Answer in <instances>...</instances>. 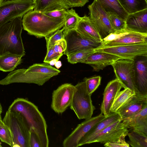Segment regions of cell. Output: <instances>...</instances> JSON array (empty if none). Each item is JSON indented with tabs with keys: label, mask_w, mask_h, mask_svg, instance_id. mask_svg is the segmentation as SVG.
Segmentation results:
<instances>
[{
	"label": "cell",
	"mask_w": 147,
	"mask_h": 147,
	"mask_svg": "<svg viewBox=\"0 0 147 147\" xmlns=\"http://www.w3.org/2000/svg\"><path fill=\"white\" fill-rule=\"evenodd\" d=\"M8 110L20 113L27 123L30 132L34 131L37 136L41 147L49 146L46 121L36 105L26 99L18 98L14 100Z\"/></svg>",
	"instance_id": "1"
},
{
	"label": "cell",
	"mask_w": 147,
	"mask_h": 147,
	"mask_svg": "<svg viewBox=\"0 0 147 147\" xmlns=\"http://www.w3.org/2000/svg\"><path fill=\"white\" fill-rule=\"evenodd\" d=\"M61 72L49 63H35L28 69L11 71L0 80V84L6 85L16 83H32L41 86Z\"/></svg>",
	"instance_id": "2"
},
{
	"label": "cell",
	"mask_w": 147,
	"mask_h": 147,
	"mask_svg": "<svg viewBox=\"0 0 147 147\" xmlns=\"http://www.w3.org/2000/svg\"><path fill=\"white\" fill-rule=\"evenodd\" d=\"M22 20V27L30 35L38 38L49 36L63 27L64 18H53L33 10L25 14Z\"/></svg>",
	"instance_id": "3"
},
{
	"label": "cell",
	"mask_w": 147,
	"mask_h": 147,
	"mask_svg": "<svg viewBox=\"0 0 147 147\" xmlns=\"http://www.w3.org/2000/svg\"><path fill=\"white\" fill-rule=\"evenodd\" d=\"M22 17L15 18L0 28V56L8 53L25 55L21 37Z\"/></svg>",
	"instance_id": "4"
},
{
	"label": "cell",
	"mask_w": 147,
	"mask_h": 147,
	"mask_svg": "<svg viewBox=\"0 0 147 147\" xmlns=\"http://www.w3.org/2000/svg\"><path fill=\"white\" fill-rule=\"evenodd\" d=\"M2 121L10 130L13 138V147H30V129L20 113L7 110Z\"/></svg>",
	"instance_id": "5"
},
{
	"label": "cell",
	"mask_w": 147,
	"mask_h": 147,
	"mask_svg": "<svg viewBox=\"0 0 147 147\" xmlns=\"http://www.w3.org/2000/svg\"><path fill=\"white\" fill-rule=\"evenodd\" d=\"M75 86L76 89L73 95L70 108L79 119H89L92 117L96 108L92 103L91 95L88 92L86 81L79 82Z\"/></svg>",
	"instance_id": "6"
},
{
	"label": "cell",
	"mask_w": 147,
	"mask_h": 147,
	"mask_svg": "<svg viewBox=\"0 0 147 147\" xmlns=\"http://www.w3.org/2000/svg\"><path fill=\"white\" fill-rule=\"evenodd\" d=\"M34 7L32 0L4 1L0 3V28L15 18L23 17Z\"/></svg>",
	"instance_id": "7"
},
{
	"label": "cell",
	"mask_w": 147,
	"mask_h": 147,
	"mask_svg": "<svg viewBox=\"0 0 147 147\" xmlns=\"http://www.w3.org/2000/svg\"><path fill=\"white\" fill-rule=\"evenodd\" d=\"M147 42V33L132 31L126 28L111 33L102 40L100 47H106Z\"/></svg>",
	"instance_id": "8"
},
{
	"label": "cell",
	"mask_w": 147,
	"mask_h": 147,
	"mask_svg": "<svg viewBox=\"0 0 147 147\" xmlns=\"http://www.w3.org/2000/svg\"><path fill=\"white\" fill-rule=\"evenodd\" d=\"M116 78L123 87L129 88L137 93L135 83V71L134 60L120 59L111 65Z\"/></svg>",
	"instance_id": "9"
},
{
	"label": "cell",
	"mask_w": 147,
	"mask_h": 147,
	"mask_svg": "<svg viewBox=\"0 0 147 147\" xmlns=\"http://www.w3.org/2000/svg\"><path fill=\"white\" fill-rule=\"evenodd\" d=\"M95 51L106 53L122 59L134 60L140 56L147 57V42L109 47H99Z\"/></svg>",
	"instance_id": "10"
},
{
	"label": "cell",
	"mask_w": 147,
	"mask_h": 147,
	"mask_svg": "<svg viewBox=\"0 0 147 147\" xmlns=\"http://www.w3.org/2000/svg\"><path fill=\"white\" fill-rule=\"evenodd\" d=\"M88 8L90 19L102 40L115 32L111 26L108 13L96 0H94L88 6Z\"/></svg>",
	"instance_id": "11"
},
{
	"label": "cell",
	"mask_w": 147,
	"mask_h": 147,
	"mask_svg": "<svg viewBox=\"0 0 147 147\" xmlns=\"http://www.w3.org/2000/svg\"><path fill=\"white\" fill-rule=\"evenodd\" d=\"M76 89L75 86L65 83L54 90L52 93L51 109L58 114L63 113L70 106Z\"/></svg>",
	"instance_id": "12"
},
{
	"label": "cell",
	"mask_w": 147,
	"mask_h": 147,
	"mask_svg": "<svg viewBox=\"0 0 147 147\" xmlns=\"http://www.w3.org/2000/svg\"><path fill=\"white\" fill-rule=\"evenodd\" d=\"M64 36L67 47L63 54L66 55L83 50L95 49L102 44V42H94L84 38L76 29L69 31Z\"/></svg>",
	"instance_id": "13"
},
{
	"label": "cell",
	"mask_w": 147,
	"mask_h": 147,
	"mask_svg": "<svg viewBox=\"0 0 147 147\" xmlns=\"http://www.w3.org/2000/svg\"><path fill=\"white\" fill-rule=\"evenodd\" d=\"M129 130L121 119L110 125L96 135L90 144L100 142L105 144L125 139Z\"/></svg>",
	"instance_id": "14"
},
{
	"label": "cell",
	"mask_w": 147,
	"mask_h": 147,
	"mask_svg": "<svg viewBox=\"0 0 147 147\" xmlns=\"http://www.w3.org/2000/svg\"><path fill=\"white\" fill-rule=\"evenodd\" d=\"M106 117L101 113L99 115L86 119L78 124L75 129L64 140V147H78L81 139L94 125Z\"/></svg>",
	"instance_id": "15"
},
{
	"label": "cell",
	"mask_w": 147,
	"mask_h": 147,
	"mask_svg": "<svg viewBox=\"0 0 147 147\" xmlns=\"http://www.w3.org/2000/svg\"><path fill=\"white\" fill-rule=\"evenodd\" d=\"M147 57L140 56L134 60L137 93L147 96Z\"/></svg>",
	"instance_id": "16"
},
{
	"label": "cell",
	"mask_w": 147,
	"mask_h": 147,
	"mask_svg": "<svg viewBox=\"0 0 147 147\" xmlns=\"http://www.w3.org/2000/svg\"><path fill=\"white\" fill-rule=\"evenodd\" d=\"M122 88L121 84L116 78L107 84L103 93L100 108L101 113L106 117L112 113L110 111L111 107L117 95Z\"/></svg>",
	"instance_id": "17"
},
{
	"label": "cell",
	"mask_w": 147,
	"mask_h": 147,
	"mask_svg": "<svg viewBox=\"0 0 147 147\" xmlns=\"http://www.w3.org/2000/svg\"><path fill=\"white\" fill-rule=\"evenodd\" d=\"M147 107V96L136 94L133 96L117 113L122 121L138 113Z\"/></svg>",
	"instance_id": "18"
},
{
	"label": "cell",
	"mask_w": 147,
	"mask_h": 147,
	"mask_svg": "<svg viewBox=\"0 0 147 147\" xmlns=\"http://www.w3.org/2000/svg\"><path fill=\"white\" fill-rule=\"evenodd\" d=\"M120 59L122 58L112 54L95 51L81 63L88 64L93 68V71H98Z\"/></svg>",
	"instance_id": "19"
},
{
	"label": "cell",
	"mask_w": 147,
	"mask_h": 147,
	"mask_svg": "<svg viewBox=\"0 0 147 147\" xmlns=\"http://www.w3.org/2000/svg\"><path fill=\"white\" fill-rule=\"evenodd\" d=\"M126 28L141 33H147V9L128 14L126 20Z\"/></svg>",
	"instance_id": "20"
},
{
	"label": "cell",
	"mask_w": 147,
	"mask_h": 147,
	"mask_svg": "<svg viewBox=\"0 0 147 147\" xmlns=\"http://www.w3.org/2000/svg\"><path fill=\"white\" fill-rule=\"evenodd\" d=\"M120 119L117 113H112L94 125L80 140L78 147L89 144L92 139L107 126Z\"/></svg>",
	"instance_id": "21"
},
{
	"label": "cell",
	"mask_w": 147,
	"mask_h": 147,
	"mask_svg": "<svg viewBox=\"0 0 147 147\" xmlns=\"http://www.w3.org/2000/svg\"><path fill=\"white\" fill-rule=\"evenodd\" d=\"M76 30L87 39L94 42H102V39L89 17L85 16L81 17Z\"/></svg>",
	"instance_id": "22"
},
{
	"label": "cell",
	"mask_w": 147,
	"mask_h": 147,
	"mask_svg": "<svg viewBox=\"0 0 147 147\" xmlns=\"http://www.w3.org/2000/svg\"><path fill=\"white\" fill-rule=\"evenodd\" d=\"M122 122L128 129L147 135V107L137 114L123 119Z\"/></svg>",
	"instance_id": "23"
},
{
	"label": "cell",
	"mask_w": 147,
	"mask_h": 147,
	"mask_svg": "<svg viewBox=\"0 0 147 147\" xmlns=\"http://www.w3.org/2000/svg\"><path fill=\"white\" fill-rule=\"evenodd\" d=\"M107 13L114 14L125 20L128 15L118 0H96Z\"/></svg>",
	"instance_id": "24"
},
{
	"label": "cell",
	"mask_w": 147,
	"mask_h": 147,
	"mask_svg": "<svg viewBox=\"0 0 147 147\" xmlns=\"http://www.w3.org/2000/svg\"><path fill=\"white\" fill-rule=\"evenodd\" d=\"M20 55L8 53L0 56V71L3 72L13 71L22 62Z\"/></svg>",
	"instance_id": "25"
},
{
	"label": "cell",
	"mask_w": 147,
	"mask_h": 147,
	"mask_svg": "<svg viewBox=\"0 0 147 147\" xmlns=\"http://www.w3.org/2000/svg\"><path fill=\"white\" fill-rule=\"evenodd\" d=\"M61 8L69 9L63 0H36L34 10L43 13Z\"/></svg>",
	"instance_id": "26"
},
{
	"label": "cell",
	"mask_w": 147,
	"mask_h": 147,
	"mask_svg": "<svg viewBox=\"0 0 147 147\" xmlns=\"http://www.w3.org/2000/svg\"><path fill=\"white\" fill-rule=\"evenodd\" d=\"M136 94L134 91L129 88H124L117 95L110 109L111 113H116L133 96Z\"/></svg>",
	"instance_id": "27"
},
{
	"label": "cell",
	"mask_w": 147,
	"mask_h": 147,
	"mask_svg": "<svg viewBox=\"0 0 147 147\" xmlns=\"http://www.w3.org/2000/svg\"><path fill=\"white\" fill-rule=\"evenodd\" d=\"M128 14L135 13L147 9L146 0H118Z\"/></svg>",
	"instance_id": "28"
},
{
	"label": "cell",
	"mask_w": 147,
	"mask_h": 147,
	"mask_svg": "<svg viewBox=\"0 0 147 147\" xmlns=\"http://www.w3.org/2000/svg\"><path fill=\"white\" fill-rule=\"evenodd\" d=\"M81 18V17L73 8L70 10L66 9L64 14V30L63 32L64 34L65 35L69 31L76 29Z\"/></svg>",
	"instance_id": "29"
},
{
	"label": "cell",
	"mask_w": 147,
	"mask_h": 147,
	"mask_svg": "<svg viewBox=\"0 0 147 147\" xmlns=\"http://www.w3.org/2000/svg\"><path fill=\"white\" fill-rule=\"evenodd\" d=\"M128 144L133 147H147V135L136 130L128 132Z\"/></svg>",
	"instance_id": "30"
},
{
	"label": "cell",
	"mask_w": 147,
	"mask_h": 147,
	"mask_svg": "<svg viewBox=\"0 0 147 147\" xmlns=\"http://www.w3.org/2000/svg\"><path fill=\"white\" fill-rule=\"evenodd\" d=\"M95 49H91L83 50L67 55V61L72 64L82 63L89 56L95 52Z\"/></svg>",
	"instance_id": "31"
},
{
	"label": "cell",
	"mask_w": 147,
	"mask_h": 147,
	"mask_svg": "<svg viewBox=\"0 0 147 147\" xmlns=\"http://www.w3.org/2000/svg\"><path fill=\"white\" fill-rule=\"evenodd\" d=\"M0 140L12 147L13 142L11 133L9 127L0 119Z\"/></svg>",
	"instance_id": "32"
},
{
	"label": "cell",
	"mask_w": 147,
	"mask_h": 147,
	"mask_svg": "<svg viewBox=\"0 0 147 147\" xmlns=\"http://www.w3.org/2000/svg\"><path fill=\"white\" fill-rule=\"evenodd\" d=\"M64 28L59 29L48 36L45 37L46 41L47 49L53 47L57 41L65 39L63 31Z\"/></svg>",
	"instance_id": "33"
},
{
	"label": "cell",
	"mask_w": 147,
	"mask_h": 147,
	"mask_svg": "<svg viewBox=\"0 0 147 147\" xmlns=\"http://www.w3.org/2000/svg\"><path fill=\"white\" fill-rule=\"evenodd\" d=\"M108 14L111 26L115 32L126 28L125 20L114 14Z\"/></svg>",
	"instance_id": "34"
},
{
	"label": "cell",
	"mask_w": 147,
	"mask_h": 147,
	"mask_svg": "<svg viewBox=\"0 0 147 147\" xmlns=\"http://www.w3.org/2000/svg\"><path fill=\"white\" fill-rule=\"evenodd\" d=\"M101 77L98 76L91 78H85L84 80L86 82V88L88 93L91 95L96 90L100 84Z\"/></svg>",
	"instance_id": "35"
},
{
	"label": "cell",
	"mask_w": 147,
	"mask_h": 147,
	"mask_svg": "<svg viewBox=\"0 0 147 147\" xmlns=\"http://www.w3.org/2000/svg\"><path fill=\"white\" fill-rule=\"evenodd\" d=\"M66 10L63 8H61L43 13L45 15L51 18H64Z\"/></svg>",
	"instance_id": "36"
},
{
	"label": "cell",
	"mask_w": 147,
	"mask_h": 147,
	"mask_svg": "<svg viewBox=\"0 0 147 147\" xmlns=\"http://www.w3.org/2000/svg\"><path fill=\"white\" fill-rule=\"evenodd\" d=\"M63 55H59L56 53L54 50L53 47L47 49V52L43 62L49 63L53 59L59 58Z\"/></svg>",
	"instance_id": "37"
},
{
	"label": "cell",
	"mask_w": 147,
	"mask_h": 147,
	"mask_svg": "<svg viewBox=\"0 0 147 147\" xmlns=\"http://www.w3.org/2000/svg\"><path fill=\"white\" fill-rule=\"evenodd\" d=\"M67 45L65 39L57 41L53 46L55 52L59 55H63V53L66 49Z\"/></svg>",
	"instance_id": "38"
},
{
	"label": "cell",
	"mask_w": 147,
	"mask_h": 147,
	"mask_svg": "<svg viewBox=\"0 0 147 147\" xmlns=\"http://www.w3.org/2000/svg\"><path fill=\"white\" fill-rule=\"evenodd\" d=\"M89 1V0H65L66 4L69 8L82 7Z\"/></svg>",
	"instance_id": "39"
},
{
	"label": "cell",
	"mask_w": 147,
	"mask_h": 147,
	"mask_svg": "<svg viewBox=\"0 0 147 147\" xmlns=\"http://www.w3.org/2000/svg\"><path fill=\"white\" fill-rule=\"evenodd\" d=\"M30 147H41L38 137L36 133L32 131L30 132Z\"/></svg>",
	"instance_id": "40"
},
{
	"label": "cell",
	"mask_w": 147,
	"mask_h": 147,
	"mask_svg": "<svg viewBox=\"0 0 147 147\" xmlns=\"http://www.w3.org/2000/svg\"><path fill=\"white\" fill-rule=\"evenodd\" d=\"M104 146L109 147H129V145L126 142L125 139L117 141L106 143L104 144Z\"/></svg>",
	"instance_id": "41"
},
{
	"label": "cell",
	"mask_w": 147,
	"mask_h": 147,
	"mask_svg": "<svg viewBox=\"0 0 147 147\" xmlns=\"http://www.w3.org/2000/svg\"><path fill=\"white\" fill-rule=\"evenodd\" d=\"M54 65L57 69H59L62 66L61 62V61L58 60L56 62Z\"/></svg>",
	"instance_id": "42"
},
{
	"label": "cell",
	"mask_w": 147,
	"mask_h": 147,
	"mask_svg": "<svg viewBox=\"0 0 147 147\" xmlns=\"http://www.w3.org/2000/svg\"><path fill=\"white\" fill-rule=\"evenodd\" d=\"M59 59V58H58L53 59L49 62V64L51 66L54 65L56 62Z\"/></svg>",
	"instance_id": "43"
},
{
	"label": "cell",
	"mask_w": 147,
	"mask_h": 147,
	"mask_svg": "<svg viewBox=\"0 0 147 147\" xmlns=\"http://www.w3.org/2000/svg\"><path fill=\"white\" fill-rule=\"evenodd\" d=\"M2 107L0 103V119H2L1 117V114L2 112Z\"/></svg>",
	"instance_id": "44"
},
{
	"label": "cell",
	"mask_w": 147,
	"mask_h": 147,
	"mask_svg": "<svg viewBox=\"0 0 147 147\" xmlns=\"http://www.w3.org/2000/svg\"><path fill=\"white\" fill-rule=\"evenodd\" d=\"M5 0H0V3Z\"/></svg>",
	"instance_id": "45"
},
{
	"label": "cell",
	"mask_w": 147,
	"mask_h": 147,
	"mask_svg": "<svg viewBox=\"0 0 147 147\" xmlns=\"http://www.w3.org/2000/svg\"><path fill=\"white\" fill-rule=\"evenodd\" d=\"M64 1V2H65V4H66V2H65V0H63Z\"/></svg>",
	"instance_id": "46"
},
{
	"label": "cell",
	"mask_w": 147,
	"mask_h": 147,
	"mask_svg": "<svg viewBox=\"0 0 147 147\" xmlns=\"http://www.w3.org/2000/svg\"><path fill=\"white\" fill-rule=\"evenodd\" d=\"M34 2V3H35V2L36 1V0H32Z\"/></svg>",
	"instance_id": "47"
},
{
	"label": "cell",
	"mask_w": 147,
	"mask_h": 147,
	"mask_svg": "<svg viewBox=\"0 0 147 147\" xmlns=\"http://www.w3.org/2000/svg\"><path fill=\"white\" fill-rule=\"evenodd\" d=\"M2 146L1 145V144L0 143V147H1Z\"/></svg>",
	"instance_id": "48"
}]
</instances>
